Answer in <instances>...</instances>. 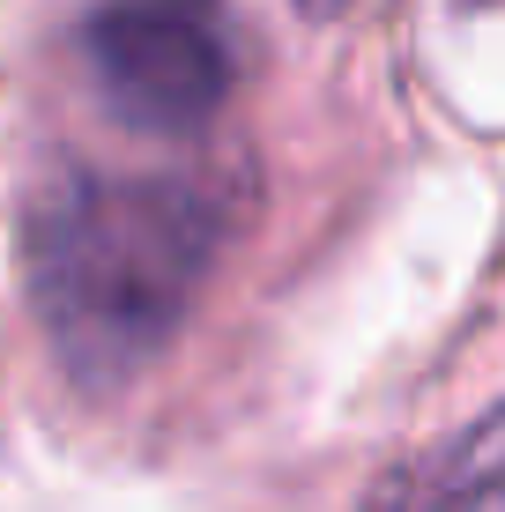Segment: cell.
<instances>
[{"label": "cell", "mask_w": 505, "mask_h": 512, "mask_svg": "<svg viewBox=\"0 0 505 512\" xmlns=\"http://www.w3.org/2000/svg\"><path fill=\"white\" fill-rule=\"evenodd\" d=\"M223 231V201L194 179L75 171L45 186L23 223V290L67 372H134L186 320Z\"/></svg>", "instance_id": "cell-1"}, {"label": "cell", "mask_w": 505, "mask_h": 512, "mask_svg": "<svg viewBox=\"0 0 505 512\" xmlns=\"http://www.w3.org/2000/svg\"><path fill=\"white\" fill-rule=\"evenodd\" d=\"M82 52L97 97L142 134L208 127L238 82V30L223 0H104Z\"/></svg>", "instance_id": "cell-2"}, {"label": "cell", "mask_w": 505, "mask_h": 512, "mask_svg": "<svg viewBox=\"0 0 505 512\" xmlns=\"http://www.w3.org/2000/svg\"><path fill=\"white\" fill-rule=\"evenodd\" d=\"M364 512H505V409L454 446L424 453L416 468L387 475V490Z\"/></svg>", "instance_id": "cell-3"}, {"label": "cell", "mask_w": 505, "mask_h": 512, "mask_svg": "<svg viewBox=\"0 0 505 512\" xmlns=\"http://www.w3.org/2000/svg\"><path fill=\"white\" fill-rule=\"evenodd\" d=\"M298 8H305V15H342L350 0H298Z\"/></svg>", "instance_id": "cell-4"}]
</instances>
